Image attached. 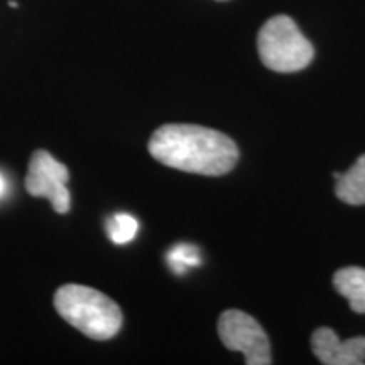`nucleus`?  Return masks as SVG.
<instances>
[{
    "label": "nucleus",
    "mask_w": 365,
    "mask_h": 365,
    "mask_svg": "<svg viewBox=\"0 0 365 365\" xmlns=\"http://www.w3.org/2000/svg\"><path fill=\"white\" fill-rule=\"evenodd\" d=\"M149 153L164 166L203 176L227 175L239 161V149L230 137L191 124L159 127L149 140Z\"/></svg>",
    "instance_id": "1"
},
{
    "label": "nucleus",
    "mask_w": 365,
    "mask_h": 365,
    "mask_svg": "<svg viewBox=\"0 0 365 365\" xmlns=\"http://www.w3.org/2000/svg\"><path fill=\"white\" fill-rule=\"evenodd\" d=\"M54 308L65 322L93 340L113 339L124 323L115 301L88 286H61L54 294Z\"/></svg>",
    "instance_id": "2"
},
{
    "label": "nucleus",
    "mask_w": 365,
    "mask_h": 365,
    "mask_svg": "<svg viewBox=\"0 0 365 365\" xmlns=\"http://www.w3.org/2000/svg\"><path fill=\"white\" fill-rule=\"evenodd\" d=\"M259 56L269 70L296 73L313 61V44L287 16L271 17L257 36Z\"/></svg>",
    "instance_id": "3"
},
{
    "label": "nucleus",
    "mask_w": 365,
    "mask_h": 365,
    "mask_svg": "<svg viewBox=\"0 0 365 365\" xmlns=\"http://www.w3.org/2000/svg\"><path fill=\"white\" fill-rule=\"evenodd\" d=\"M218 335L228 350L240 352L247 365H269L271 344L257 319L240 309H228L218 319Z\"/></svg>",
    "instance_id": "4"
},
{
    "label": "nucleus",
    "mask_w": 365,
    "mask_h": 365,
    "mask_svg": "<svg viewBox=\"0 0 365 365\" xmlns=\"http://www.w3.org/2000/svg\"><path fill=\"white\" fill-rule=\"evenodd\" d=\"M70 173L65 164L56 161L48 150H36L29 161L26 176V190L34 198H48L59 215L70 212L71 196L66 182Z\"/></svg>",
    "instance_id": "5"
},
{
    "label": "nucleus",
    "mask_w": 365,
    "mask_h": 365,
    "mask_svg": "<svg viewBox=\"0 0 365 365\" xmlns=\"http://www.w3.org/2000/svg\"><path fill=\"white\" fill-rule=\"evenodd\" d=\"M312 349L325 365L365 364V336L341 340L331 328H318L312 336Z\"/></svg>",
    "instance_id": "6"
},
{
    "label": "nucleus",
    "mask_w": 365,
    "mask_h": 365,
    "mask_svg": "<svg viewBox=\"0 0 365 365\" xmlns=\"http://www.w3.org/2000/svg\"><path fill=\"white\" fill-rule=\"evenodd\" d=\"M336 180L335 193L346 205H365V154L346 173H333Z\"/></svg>",
    "instance_id": "7"
},
{
    "label": "nucleus",
    "mask_w": 365,
    "mask_h": 365,
    "mask_svg": "<svg viewBox=\"0 0 365 365\" xmlns=\"http://www.w3.org/2000/svg\"><path fill=\"white\" fill-rule=\"evenodd\" d=\"M335 289L349 299L355 313L365 314V269L350 266L341 267L333 276Z\"/></svg>",
    "instance_id": "8"
},
{
    "label": "nucleus",
    "mask_w": 365,
    "mask_h": 365,
    "mask_svg": "<svg viewBox=\"0 0 365 365\" xmlns=\"http://www.w3.org/2000/svg\"><path fill=\"white\" fill-rule=\"evenodd\" d=\"M168 266L178 276L188 272V269L196 267L202 264V254L200 249L191 244H178L166 255Z\"/></svg>",
    "instance_id": "9"
},
{
    "label": "nucleus",
    "mask_w": 365,
    "mask_h": 365,
    "mask_svg": "<svg viewBox=\"0 0 365 365\" xmlns=\"http://www.w3.org/2000/svg\"><path fill=\"white\" fill-rule=\"evenodd\" d=\"M139 230V222L129 213H115L107 220V232L113 244L124 245L134 240Z\"/></svg>",
    "instance_id": "10"
},
{
    "label": "nucleus",
    "mask_w": 365,
    "mask_h": 365,
    "mask_svg": "<svg viewBox=\"0 0 365 365\" xmlns=\"http://www.w3.org/2000/svg\"><path fill=\"white\" fill-rule=\"evenodd\" d=\"M7 190V182H6V178L2 176V173H0V198H2L4 193H6Z\"/></svg>",
    "instance_id": "11"
},
{
    "label": "nucleus",
    "mask_w": 365,
    "mask_h": 365,
    "mask_svg": "<svg viewBox=\"0 0 365 365\" xmlns=\"http://www.w3.org/2000/svg\"><path fill=\"white\" fill-rule=\"evenodd\" d=\"M9 7H12V9H17V2H14V0H11V2H9Z\"/></svg>",
    "instance_id": "12"
},
{
    "label": "nucleus",
    "mask_w": 365,
    "mask_h": 365,
    "mask_svg": "<svg viewBox=\"0 0 365 365\" xmlns=\"http://www.w3.org/2000/svg\"><path fill=\"white\" fill-rule=\"evenodd\" d=\"M220 2H223V0H220Z\"/></svg>",
    "instance_id": "13"
}]
</instances>
